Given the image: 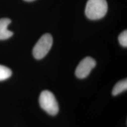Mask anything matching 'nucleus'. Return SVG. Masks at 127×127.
I'll list each match as a JSON object with an SVG mask.
<instances>
[{"label":"nucleus","mask_w":127,"mask_h":127,"mask_svg":"<svg viewBox=\"0 0 127 127\" xmlns=\"http://www.w3.org/2000/svg\"><path fill=\"white\" fill-rule=\"evenodd\" d=\"M108 10L106 0H88L87 2L85 13L90 20H96L102 18Z\"/></svg>","instance_id":"f257e3e1"},{"label":"nucleus","mask_w":127,"mask_h":127,"mask_svg":"<svg viewBox=\"0 0 127 127\" xmlns=\"http://www.w3.org/2000/svg\"><path fill=\"white\" fill-rule=\"evenodd\" d=\"M39 102L41 108L51 115H55L59 111V107L54 95L48 90L43 91L39 98Z\"/></svg>","instance_id":"f03ea898"},{"label":"nucleus","mask_w":127,"mask_h":127,"mask_svg":"<svg viewBox=\"0 0 127 127\" xmlns=\"http://www.w3.org/2000/svg\"><path fill=\"white\" fill-rule=\"evenodd\" d=\"M53 39L50 34H44L35 45L32 50L34 58L36 60L43 58L51 48Z\"/></svg>","instance_id":"7ed1b4c3"},{"label":"nucleus","mask_w":127,"mask_h":127,"mask_svg":"<svg viewBox=\"0 0 127 127\" xmlns=\"http://www.w3.org/2000/svg\"><path fill=\"white\" fill-rule=\"evenodd\" d=\"M96 65V61L90 57H85L79 63L75 70V75L80 79L88 77L92 69Z\"/></svg>","instance_id":"20e7f679"},{"label":"nucleus","mask_w":127,"mask_h":127,"mask_svg":"<svg viewBox=\"0 0 127 127\" xmlns=\"http://www.w3.org/2000/svg\"><path fill=\"white\" fill-rule=\"evenodd\" d=\"M11 23V21L9 18L0 19V40L8 39L13 35V32L8 30V26Z\"/></svg>","instance_id":"39448f33"},{"label":"nucleus","mask_w":127,"mask_h":127,"mask_svg":"<svg viewBox=\"0 0 127 127\" xmlns=\"http://www.w3.org/2000/svg\"><path fill=\"white\" fill-rule=\"evenodd\" d=\"M127 89V80L126 79H124L117 82L114 86L113 90H112V94L114 96L120 94V93L126 91Z\"/></svg>","instance_id":"423d86ee"},{"label":"nucleus","mask_w":127,"mask_h":127,"mask_svg":"<svg viewBox=\"0 0 127 127\" xmlns=\"http://www.w3.org/2000/svg\"><path fill=\"white\" fill-rule=\"evenodd\" d=\"M12 75V71L7 66L0 65V81L5 80Z\"/></svg>","instance_id":"0eeeda50"},{"label":"nucleus","mask_w":127,"mask_h":127,"mask_svg":"<svg viewBox=\"0 0 127 127\" xmlns=\"http://www.w3.org/2000/svg\"><path fill=\"white\" fill-rule=\"evenodd\" d=\"M118 41L120 44L124 47H127V30L121 32L118 36Z\"/></svg>","instance_id":"6e6552de"},{"label":"nucleus","mask_w":127,"mask_h":127,"mask_svg":"<svg viewBox=\"0 0 127 127\" xmlns=\"http://www.w3.org/2000/svg\"><path fill=\"white\" fill-rule=\"evenodd\" d=\"M25 1H27V2H31V1H34L35 0H24Z\"/></svg>","instance_id":"1a4fd4ad"}]
</instances>
